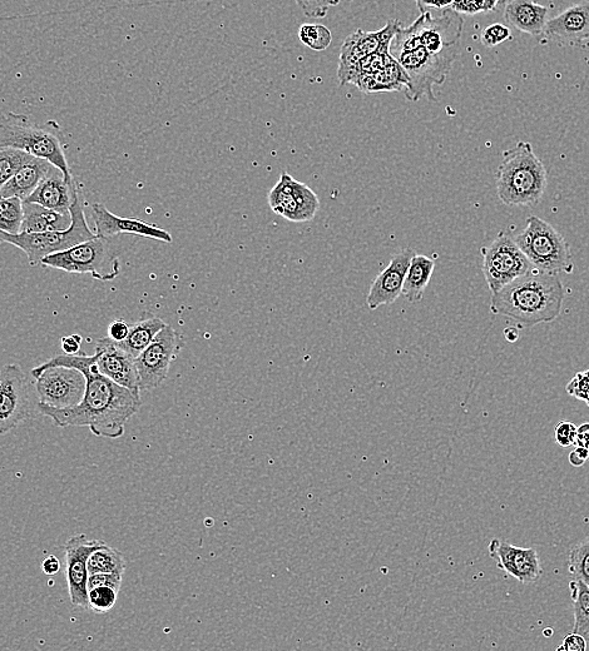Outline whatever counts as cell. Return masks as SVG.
<instances>
[{
	"label": "cell",
	"instance_id": "cell-1",
	"mask_svg": "<svg viewBox=\"0 0 589 651\" xmlns=\"http://www.w3.org/2000/svg\"><path fill=\"white\" fill-rule=\"evenodd\" d=\"M41 367H74L86 377V394L81 404L54 409L38 402L37 411L58 427H88L94 436L116 440L125 435L127 421L141 409V392L126 389L98 371L94 356L58 355Z\"/></svg>",
	"mask_w": 589,
	"mask_h": 651
},
{
	"label": "cell",
	"instance_id": "cell-2",
	"mask_svg": "<svg viewBox=\"0 0 589 651\" xmlns=\"http://www.w3.org/2000/svg\"><path fill=\"white\" fill-rule=\"evenodd\" d=\"M567 291L556 273L532 268L490 298L493 315L507 317L521 329L556 321Z\"/></svg>",
	"mask_w": 589,
	"mask_h": 651
},
{
	"label": "cell",
	"instance_id": "cell-3",
	"mask_svg": "<svg viewBox=\"0 0 589 651\" xmlns=\"http://www.w3.org/2000/svg\"><path fill=\"white\" fill-rule=\"evenodd\" d=\"M497 195L509 207H533L542 201L548 185L546 166L532 144L518 142L503 153L496 175Z\"/></svg>",
	"mask_w": 589,
	"mask_h": 651
},
{
	"label": "cell",
	"instance_id": "cell-4",
	"mask_svg": "<svg viewBox=\"0 0 589 651\" xmlns=\"http://www.w3.org/2000/svg\"><path fill=\"white\" fill-rule=\"evenodd\" d=\"M66 137L56 121L34 123L26 114H0V148H13L46 159L59 168L67 180H73L68 165Z\"/></svg>",
	"mask_w": 589,
	"mask_h": 651
},
{
	"label": "cell",
	"instance_id": "cell-5",
	"mask_svg": "<svg viewBox=\"0 0 589 651\" xmlns=\"http://www.w3.org/2000/svg\"><path fill=\"white\" fill-rule=\"evenodd\" d=\"M71 216L72 225L66 231L21 232L18 235L0 232V243H8L19 248L26 253L29 265L36 267L41 265L44 258L66 251L97 236L88 226L81 188L71 207Z\"/></svg>",
	"mask_w": 589,
	"mask_h": 651
},
{
	"label": "cell",
	"instance_id": "cell-6",
	"mask_svg": "<svg viewBox=\"0 0 589 651\" xmlns=\"http://www.w3.org/2000/svg\"><path fill=\"white\" fill-rule=\"evenodd\" d=\"M42 267L54 268L78 275H89L94 280L108 282L120 276L121 261L111 238L96 236L68 250L48 256Z\"/></svg>",
	"mask_w": 589,
	"mask_h": 651
},
{
	"label": "cell",
	"instance_id": "cell-7",
	"mask_svg": "<svg viewBox=\"0 0 589 651\" xmlns=\"http://www.w3.org/2000/svg\"><path fill=\"white\" fill-rule=\"evenodd\" d=\"M514 240L537 270L556 275L573 271L571 246L541 217H528L526 228Z\"/></svg>",
	"mask_w": 589,
	"mask_h": 651
},
{
	"label": "cell",
	"instance_id": "cell-8",
	"mask_svg": "<svg viewBox=\"0 0 589 651\" xmlns=\"http://www.w3.org/2000/svg\"><path fill=\"white\" fill-rule=\"evenodd\" d=\"M483 275L490 292L496 293L533 267L516 240L507 232H499L496 240L482 248Z\"/></svg>",
	"mask_w": 589,
	"mask_h": 651
},
{
	"label": "cell",
	"instance_id": "cell-9",
	"mask_svg": "<svg viewBox=\"0 0 589 651\" xmlns=\"http://www.w3.org/2000/svg\"><path fill=\"white\" fill-rule=\"evenodd\" d=\"M38 402L68 409L81 404L86 394V377L81 371L68 366H37L31 371Z\"/></svg>",
	"mask_w": 589,
	"mask_h": 651
},
{
	"label": "cell",
	"instance_id": "cell-10",
	"mask_svg": "<svg viewBox=\"0 0 589 651\" xmlns=\"http://www.w3.org/2000/svg\"><path fill=\"white\" fill-rule=\"evenodd\" d=\"M34 411L37 405L33 404L22 367L17 364L0 367V435L32 419Z\"/></svg>",
	"mask_w": 589,
	"mask_h": 651
},
{
	"label": "cell",
	"instance_id": "cell-11",
	"mask_svg": "<svg viewBox=\"0 0 589 651\" xmlns=\"http://www.w3.org/2000/svg\"><path fill=\"white\" fill-rule=\"evenodd\" d=\"M183 347L181 336L171 326H166L151 345L135 359L138 385L141 391L157 389L167 379L172 362Z\"/></svg>",
	"mask_w": 589,
	"mask_h": 651
},
{
	"label": "cell",
	"instance_id": "cell-12",
	"mask_svg": "<svg viewBox=\"0 0 589 651\" xmlns=\"http://www.w3.org/2000/svg\"><path fill=\"white\" fill-rule=\"evenodd\" d=\"M269 205L276 215L299 223L311 221L318 215L320 201L309 186L284 172L269 193Z\"/></svg>",
	"mask_w": 589,
	"mask_h": 651
},
{
	"label": "cell",
	"instance_id": "cell-13",
	"mask_svg": "<svg viewBox=\"0 0 589 651\" xmlns=\"http://www.w3.org/2000/svg\"><path fill=\"white\" fill-rule=\"evenodd\" d=\"M402 27L399 21H389L386 26L375 32H365L363 29L350 34L345 39L340 49L338 78L341 86H345L351 69L358 64L361 59L371 56L376 52L384 51L390 48L395 33Z\"/></svg>",
	"mask_w": 589,
	"mask_h": 651
},
{
	"label": "cell",
	"instance_id": "cell-14",
	"mask_svg": "<svg viewBox=\"0 0 589 651\" xmlns=\"http://www.w3.org/2000/svg\"><path fill=\"white\" fill-rule=\"evenodd\" d=\"M106 541L89 540L84 534L72 536L64 546L66 578L72 604L88 609V559Z\"/></svg>",
	"mask_w": 589,
	"mask_h": 651
},
{
	"label": "cell",
	"instance_id": "cell-15",
	"mask_svg": "<svg viewBox=\"0 0 589 651\" xmlns=\"http://www.w3.org/2000/svg\"><path fill=\"white\" fill-rule=\"evenodd\" d=\"M490 558L498 569L506 571L522 584H532L542 578L543 569L536 549L519 548L506 541L493 539L488 545Z\"/></svg>",
	"mask_w": 589,
	"mask_h": 651
},
{
	"label": "cell",
	"instance_id": "cell-16",
	"mask_svg": "<svg viewBox=\"0 0 589 651\" xmlns=\"http://www.w3.org/2000/svg\"><path fill=\"white\" fill-rule=\"evenodd\" d=\"M94 233L97 236L113 238L120 235H135L151 240L171 243L173 238L166 230L150 225L138 218L118 217L103 203H93L91 207Z\"/></svg>",
	"mask_w": 589,
	"mask_h": 651
},
{
	"label": "cell",
	"instance_id": "cell-17",
	"mask_svg": "<svg viewBox=\"0 0 589 651\" xmlns=\"http://www.w3.org/2000/svg\"><path fill=\"white\" fill-rule=\"evenodd\" d=\"M93 356L97 369L102 375L126 389L141 392L135 357L123 350L118 342L110 337H103L97 341Z\"/></svg>",
	"mask_w": 589,
	"mask_h": 651
},
{
	"label": "cell",
	"instance_id": "cell-18",
	"mask_svg": "<svg viewBox=\"0 0 589 651\" xmlns=\"http://www.w3.org/2000/svg\"><path fill=\"white\" fill-rule=\"evenodd\" d=\"M415 255L413 248H405L391 258L389 266L381 271L371 285L366 306L370 311L391 305L402 296L405 275Z\"/></svg>",
	"mask_w": 589,
	"mask_h": 651
},
{
	"label": "cell",
	"instance_id": "cell-19",
	"mask_svg": "<svg viewBox=\"0 0 589 651\" xmlns=\"http://www.w3.org/2000/svg\"><path fill=\"white\" fill-rule=\"evenodd\" d=\"M79 188L81 186L78 185L74 178L73 180H67L64 173L56 167L44 178L41 185L26 201L38 203V205L47 207L49 210L69 213L74 201H76Z\"/></svg>",
	"mask_w": 589,
	"mask_h": 651
},
{
	"label": "cell",
	"instance_id": "cell-20",
	"mask_svg": "<svg viewBox=\"0 0 589 651\" xmlns=\"http://www.w3.org/2000/svg\"><path fill=\"white\" fill-rule=\"evenodd\" d=\"M543 34L553 41L567 44L589 39V2L576 4L548 21Z\"/></svg>",
	"mask_w": 589,
	"mask_h": 651
},
{
	"label": "cell",
	"instance_id": "cell-21",
	"mask_svg": "<svg viewBox=\"0 0 589 651\" xmlns=\"http://www.w3.org/2000/svg\"><path fill=\"white\" fill-rule=\"evenodd\" d=\"M548 13L547 7L534 0H509L504 9V19L518 31L539 37L547 26Z\"/></svg>",
	"mask_w": 589,
	"mask_h": 651
},
{
	"label": "cell",
	"instance_id": "cell-22",
	"mask_svg": "<svg viewBox=\"0 0 589 651\" xmlns=\"http://www.w3.org/2000/svg\"><path fill=\"white\" fill-rule=\"evenodd\" d=\"M56 166L46 159L32 157L0 191V197H17L26 201Z\"/></svg>",
	"mask_w": 589,
	"mask_h": 651
},
{
	"label": "cell",
	"instance_id": "cell-23",
	"mask_svg": "<svg viewBox=\"0 0 589 651\" xmlns=\"http://www.w3.org/2000/svg\"><path fill=\"white\" fill-rule=\"evenodd\" d=\"M353 86L365 94L404 92L409 86V77L403 67L393 59L379 71L356 79Z\"/></svg>",
	"mask_w": 589,
	"mask_h": 651
},
{
	"label": "cell",
	"instance_id": "cell-24",
	"mask_svg": "<svg viewBox=\"0 0 589 651\" xmlns=\"http://www.w3.org/2000/svg\"><path fill=\"white\" fill-rule=\"evenodd\" d=\"M23 210L22 232L66 231L72 225L71 212L61 213L27 201H23Z\"/></svg>",
	"mask_w": 589,
	"mask_h": 651
},
{
	"label": "cell",
	"instance_id": "cell-25",
	"mask_svg": "<svg viewBox=\"0 0 589 651\" xmlns=\"http://www.w3.org/2000/svg\"><path fill=\"white\" fill-rule=\"evenodd\" d=\"M435 261L432 258L415 253L410 262L407 275H405L402 295L409 302L415 303L423 300L425 290L432 280Z\"/></svg>",
	"mask_w": 589,
	"mask_h": 651
},
{
	"label": "cell",
	"instance_id": "cell-26",
	"mask_svg": "<svg viewBox=\"0 0 589 651\" xmlns=\"http://www.w3.org/2000/svg\"><path fill=\"white\" fill-rule=\"evenodd\" d=\"M167 323L161 318L150 316L130 326L125 341L118 342L123 350L137 359L151 345L155 337L165 329Z\"/></svg>",
	"mask_w": 589,
	"mask_h": 651
},
{
	"label": "cell",
	"instance_id": "cell-27",
	"mask_svg": "<svg viewBox=\"0 0 589 651\" xmlns=\"http://www.w3.org/2000/svg\"><path fill=\"white\" fill-rule=\"evenodd\" d=\"M569 590L574 614L572 633L582 635L589 643V586L573 579L569 583Z\"/></svg>",
	"mask_w": 589,
	"mask_h": 651
},
{
	"label": "cell",
	"instance_id": "cell-28",
	"mask_svg": "<svg viewBox=\"0 0 589 651\" xmlns=\"http://www.w3.org/2000/svg\"><path fill=\"white\" fill-rule=\"evenodd\" d=\"M125 556L107 543L93 551L88 559V573H125Z\"/></svg>",
	"mask_w": 589,
	"mask_h": 651
},
{
	"label": "cell",
	"instance_id": "cell-29",
	"mask_svg": "<svg viewBox=\"0 0 589 651\" xmlns=\"http://www.w3.org/2000/svg\"><path fill=\"white\" fill-rule=\"evenodd\" d=\"M24 220L23 201L17 197H0V232L18 235Z\"/></svg>",
	"mask_w": 589,
	"mask_h": 651
},
{
	"label": "cell",
	"instance_id": "cell-30",
	"mask_svg": "<svg viewBox=\"0 0 589 651\" xmlns=\"http://www.w3.org/2000/svg\"><path fill=\"white\" fill-rule=\"evenodd\" d=\"M568 571L573 579L589 586V536L569 551Z\"/></svg>",
	"mask_w": 589,
	"mask_h": 651
},
{
	"label": "cell",
	"instance_id": "cell-31",
	"mask_svg": "<svg viewBox=\"0 0 589 651\" xmlns=\"http://www.w3.org/2000/svg\"><path fill=\"white\" fill-rule=\"evenodd\" d=\"M33 156L19 149L0 148V191Z\"/></svg>",
	"mask_w": 589,
	"mask_h": 651
},
{
	"label": "cell",
	"instance_id": "cell-32",
	"mask_svg": "<svg viewBox=\"0 0 589 651\" xmlns=\"http://www.w3.org/2000/svg\"><path fill=\"white\" fill-rule=\"evenodd\" d=\"M299 38L304 46L316 52H323L333 42V34L323 24H304L299 29Z\"/></svg>",
	"mask_w": 589,
	"mask_h": 651
},
{
	"label": "cell",
	"instance_id": "cell-33",
	"mask_svg": "<svg viewBox=\"0 0 589 651\" xmlns=\"http://www.w3.org/2000/svg\"><path fill=\"white\" fill-rule=\"evenodd\" d=\"M118 593L116 589L111 586H97L88 590V610H92L96 614H107L115 608L117 603Z\"/></svg>",
	"mask_w": 589,
	"mask_h": 651
},
{
	"label": "cell",
	"instance_id": "cell-34",
	"mask_svg": "<svg viewBox=\"0 0 589 651\" xmlns=\"http://www.w3.org/2000/svg\"><path fill=\"white\" fill-rule=\"evenodd\" d=\"M506 0H455L452 9L465 16L494 12Z\"/></svg>",
	"mask_w": 589,
	"mask_h": 651
},
{
	"label": "cell",
	"instance_id": "cell-35",
	"mask_svg": "<svg viewBox=\"0 0 589 651\" xmlns=\"http://www.w3.org/2000/svg\"><path fill=\"white\" fill-rule=\"evenodd\" d=\"M341 0H295L308 18H325L330 8L339 6Z\"/></svg>",
	"mask_w": 589,
	"mask_h": 651
},
{
	"label": "cell",
	"instance_id": "cell-36",
	"mask_svg": "<svg viewBox=\"0 0 589 651\" xmlns=\"http://www.w3.org/2000/svg\"><path fill=\"white\" fill-rule=\"evenodd\" d=\"M566 391L574 399L583 401L589 409V370L577 372L576 376L568 382Z\"/></svg>",
	"mask_w": 589,
	"mask_h": 651
},
{
	"label": "cell",
	"instance_id": "cell-37",
	"mask_svg": "<svg viewBox=\"0 0 589 651\" xmlns=\"http://www.w3.org/2000/svg\"><path fill=\"white\" fill-rule=\"evenodd\" d=\"M511 37V29L504 26V24L496 23L484 29L482 34H480V42H482L485 47L494 48L499 46V44L508 41Z\"/></svg>",
	"mask_w": 589,
	"mask_h": 651
},
{
	"label": "cell",
	"instance_id": "cell-38",
	"mask_svg": "<svg viewBox=\"0 0 589 651\" xmlns=\"http://www.w3.org/2000/svg\"><path fill=\"white\" fill-rule=\"evenodd\" d=\"M578 427L571 421L562 420L554 427V440L561 447L576 445Z\"/></svg>",
	"mask_w": 589,
	"mask_h": 651
},
{
	"label": "cell",
	"instance_id": "cell-39",
	"mask_svg": "<svg viewBox=\"0 0 589 651\" xmlns=\"http://www.w3.org/2000/svg\"><path fill=\"white\" fill-rule=\"evenodd\" d=\"M123 573H100L91 574L88 578V590L97 586H111L117 591L121 590Z\"/></svg>",
	"mask_w": 589,
	"mask_h": 651
},
{
	"label": "cell",
	"instance_id": "cell-40",
	"mask_svg": "<svg viewBox=\"0 0 589 651\" xmlns=\"http://www.w3.org/2000/svg\"><path fill=\"white\" fill-rule=\"evenodd\" d=\"M415 4L422 13L432 11H444V9L452 8L455 0H414Z\"/></svg>",
	"mask_w": 589,
	"mask_h": 651
},
{
	"label": "cell",
	"instance_id": "cell-41",
	"mask_svg": "<svg viewBox=\"0 0 589 651\" xmlns=\"http://www.w3.org/2000/svg\"><path fill=\"white\" fill-rule=\"evenodd\" d=\"M587 640L579 634H569L564 638L563 644L558 646L557 651H584L587 649Z\"/></svg>",
	"mask_w": 589,
	"mask_h": 651
},
{
	"label": "cell",
	"instance_id": "cell-42",
	"mask_svg": "<svg viewBox=\"0 0 589 651\" xmlns=\"http://www.w3.org/2000/svg\"><path fill=\"white\" fill-rule=\"evenodd\" d=\"M128 332H130V326L123 320H116L108 326V337L116 342L125 341Z\"/></svg>",
	"mask_w": 589,
	"mask_h": 651
},
{
	"label": "cell",
	"instance_id": "cell-43",
	"mask_svg": "<svg viewBox=\"0 0 589 651\" xmlns=\"http://www.w3.org/2000/svg\"><path fill=\"white\" fill-rule=\"evenodd\" d=\"M82 340V336L79 335L63 337L61 345L64 354L78 355L79 351H81Z\"/></svg>",
	"mask_w": 589,
	"mask_h": 651
},
{
	"label": "cell",
	"instance_id": "cell-44",
	"mask_svg": "<svg viewBox=\"0 0 589 651\" xmlns=\"http://www.w3.org/2000/svg\"><path fill=\"white\" fill-rule=\"evenodd\" d=\"M589 460V450L586 447L577 446L568 456L569 464L574 467H581Z\"/></svg>",
	"mask_w": 589,
	"mask_h": 651
},
{
	"label": "cell",
	"instance_id": "cell-45",
	"mask_svg": "<svg viewBox=\"0 0 589 651\" xmlns=\"http://www.w3.org/2000/svg\"><path fill=\"white\" fill-rule=\"evenodd\" d=\"M42 569L46 575H57L59 570H61V561H59L57 556L49 555L48 558L43 560Z\"/></svg>",
	"mask_w": 589,
	"mask_h": 651
},
{
	"label": "cell",
	"instance_id": "cell-46",
	"mask_svg": "<svg viewBox=\"0 0 589 651\" xmlns=\"http://www.w3.org/2000/svg\"><path fill=\"white\" fill-rule=\"evenodd\" d=\"M576 445L589 450V422L578 427Z\"/></svg>",
	"mask_w": 589,
	"mask_h": 651
},
{
	"label": "cell",
	"instance_id": "cell-47",
	"mask_svg": "<svg viewBox=\"0 0 589 651\" xmlns=\"http://www.w3.org/2000/svg\"><path fill=\"white\" fill-rule=\"evenodd\" d=\"M504 336H506V339L509 342H516L519 339V332L517 329L511 327V329H506V331H504Z\"/></svg>",
	"mask_w": 589,
	"mask_h": 651
},
{
	"label": "cell",
	"instance_id": "cell-48",
	"mask_svg": "<svg viewBox=\"0 0 589 651\" xmlns=\"http://www.w3.org/2000/svg\"><path fill=\"white\" fill-rule=\"evenodd\" d=\"M348 2H353V0H348Z\"/></svg>",
	"mask_w": 589,
	"mask_h": 651
}]
</instances>
